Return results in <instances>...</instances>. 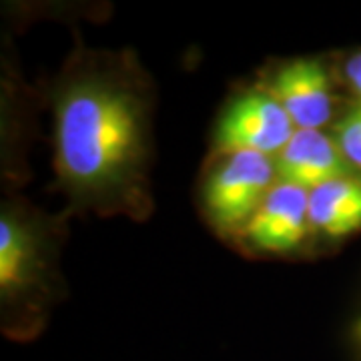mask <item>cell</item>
<instances>
[{"label":"cell","mask_w":361,"mask_h":361,"mask_svg":"<svg viewBox=\"0 0 361 361\" xmlns=\"http://www.w3.org/2000/svg\"><path fill=\"white\" fill-rule=\"evenodd\" d=\"M259 85L283 106L295 129L325 130L329 123H336L337 73L323 59L281 61Z\"/></svg>","instance_id":"5"},{"label":"cell","mask_w":361,"mask_h":361,"mask_svg":"<svg viewBox=\"0 0 361 361\" xmlns=\"http://www.w3.org/2000/svg\"><path fill=\"white\" fill-rule=\"evenodd\" d=\"M66 215H51L23 197L0 205V317L11 339H32L65 295L61 247Z\"/></svg>","instance_id":"2"},{"label":"cell","mask_w":361,"mask_h":361,"mask_svg":"<svg viewBox=\"0 0 361 361\" xmlns=\"http://www.w3.org/2000/svg\"><path fill=\"white\" fill-rule=\"evenodd\" d=\"M331 135L349 165L361 175V104L355 103L337 115Z\"/></svg>","instance_id":"9"},{"label":"cell","mask_w":361,"mask_h":361,"mask_svg":"<svg viewBox=\"0 0 361 361\" xmlns=\"http://www.w3.org/2000/svg\"><path fill=\"white\" fill-rule=\"evenodd\" d=\"M313 237L341 241L361 231V175L331 180L310 193Z\"/></svg>","instance_id":"8"},{"label":"cell","mask_w":361,"mask_h":361,"mask_svg":"<svg viewBox=\"0 0 361 361\" xmlns=\"http://www.w3.org/2000/svg\"><path fill=\"white\" fill-rule=\"evenodd\" d=\"M337 77L345 82V87L353 92L357 104H361V51L349 54L341 68L337 71Z\"/></svg>","instance_id":"10"},{"label":"cell","mask_w":361,"mask_h":361,"mask_svg":"<svg viewBox=\"0 0 361 361\" xmlns=\"http://www.w3.org/2000/svg\"><path fill=\"white\" fill-rule=\"evenodd\" d=\"M277 185L273 157L213 153L201 179V209L213 231L237 241Z\"/></svg>","instance_id":"3"},{"label":"cell","mask_w":361,"mask_h":361,"mask_svg":"<svg viewBox=\"0 0 361 361\" xmlns=\"http://www.w3.org/2000/svg\"><path fill=\"white\" fill-rule=\"evenodd\" d=\"M295 125L261 85L239 90L223 106L215 133L213 153H259L275 157L291 141Z\"/></svg>","instance_id":"4"},{"label":"cell","mask_w":361,"mask_h":361,"mask_svg":"<svg viewBox=\"0 0 361 361\" xmlns=\"http://www.w3.org/2000/svg\"><path fill=\"white\" fill-rule=\"evenodd\" d=\"M277 183L311 193L325 183L360 175L349 165L331 133L297 129L279 155L273 157Z\"/></svg>","instance_id":"7"},{"label":"cell","mask_w":361,"mask_h":361,"mask_svg":"<svg viewBox=\"0 0 361 361\" xmlns=\"http://www.w3.org/2000/svg\"><path fill=\"white\" fill-rule=\"evenodd\" d=\"M310 239V193L277 183L235 245L259 255H291L305 249Z\"/></svg>","instance_id":"6"},{"label":"cell","mask_w":361,"mask_h":361,"mask_svg":"<svg viewBox=\"0 0 361 361\" xmlns=\"http://www.w3.org/2000/svg\"><path fill=\"white\" fill-rule=\"evenodd\" d=\"M54 189L68 217L145 221L153 213L155 87L130 51L77 47L51 87Z\"/></svg>","instance_id":"1"}]
</instances>
